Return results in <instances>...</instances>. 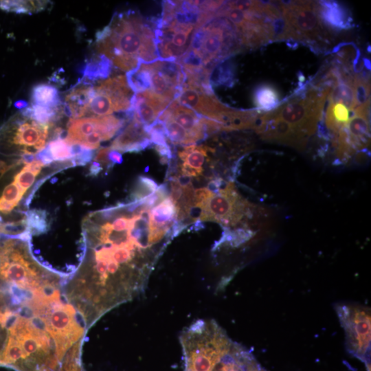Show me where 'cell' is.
Here are the masks:
<instances>
[{
  "instance_id": "obj_1",
  "label": "cell",
  "mask_w": 371,
  "mask_h": 371,
  "mask_svg": "<svg viewBox=\"0 0 371 371\" xmlns=\"http://www.w3.org/2000/svg\"><path fill=\"white\" fill-rule=\"evenodd\" d=\"M96 49L113 66L128 72L139 63L159 59L153 18L137 10L115 12L107 25L95 35Z\"/></svg>"
},
{
  "instance_id": "obj_2",
  "label": "cell",
  "mask_w": 371,
  "mask_h": 371,
  "mask_svg": "<svg viewBox=\"0 0 371 371\" xmlns=\"http://www.w3.org/2000/svg\"><path fill=\"white\" fill-rule=\"evenodd\" d=\"M243 49L234 24L215 12L194 32L190 47L177 62L183 67L186 82L210 87L214 67Z\"/></svg>"
},
{
  "instance_id": "obj_3",
  "label": "cell",
  "mask_w": 371,
  "mask_h": 371,
  "mask_svg": "<svg viewBox=\"0 0 371 371\" xmlns=\"http://www.w3.org/2000/svg\"><path fill=\"white\" fill-rule=\"evenodd\" d=\"M224 1H164L159 16L153 17L159 58L177 61L188 49L194 32Z\"/></svg>"
},
{
  "instance_id": "obj_4",
  "label": "cell",
  "mask_w": 371,
  "mask_h": 371,
  "mask_svg": "<svg viewBox=\"0 0 371 371\" xmlns=\"http://www.w3.org/2000/svg\"><path fill=\"white\" fill-rule=\"evenodd\" d=\"M0 278L34 298L58 288V276L33 258L26 240L5 239L0 249Z\"/></svg>"
},
{
  "instance_id": "obj_5",
  "label": "cell",
  "mask_w": 371,
  "mask_h": 371,
  "mask_svg": "<svg viewBox=\"0 0 371 371\" xmlns=\"http://www.w3.org/2000/svg\"><path fill=\"white\" fill-rule=\"evenodd\" d=\"M128 85L134 93L144 92L168 106L179 95L186 77L175 60L157 59L141 62L126 73Z\"/></svg>"
},
{
  "instance_id": "obj_6",
  "label": "cell",
  "mask_w": 371,
  "mask_h": 371,
  "mask_svg": "<svg viewBox=\"0 0 371 371\" xmlns=\"http://www.w3.org/2000/svg\"><path fill=\"white\" fill-rule=\"evenodd\" d=\"M200 115L220 123L223 131H231L252 128L258 110H240L222 103L215 95L213 89L186 82L175 99Z\"/></svg>"
},
{
  "instance_id": "obj_7",
  "label": "cell",
  "mask_w": 371,
  "mask_h": 371,
  "mask_svg": "<svg viewBox=\"0 0 371 371\" xmlns=\"http://www.w3.org/2000/svg\"><path fill=\"white\" fill-rule=\"evenodd\" d=\"M333 87H302L290 101L284 102L269 111L272 117L279 118L291 125L307 139L316 131L324 115V105Z\"/></svg>"
},
{
  "instance_id": "obj_8",
  "label": "cell",
  "mask_w": 371,
  "mask_h": 371,
  "mask_svg": "<svg viewBox=\"0 0 371 371\" xmlns=\"http://www.w3.org/2000/svg\"><path fill=\"white\" fill-rule=\"evenodd\" d=\"M49 125L19 111L0 126V154L7 156L36 155L45 148Z\"/></svg>"
},
{
  "instance_id": "obj_9",
  "label": "cell",
  "mask_w": 371,
  "mask_h": 371,
  "mask_svg": "<svg viewBox=\"0 0 371 371\" xmlns=\"http://www.w3.org/2000/svg\"><path fill=\"white\" fill-rule=\"evenodd\" d=\"M52 338L58 361L82 336L85 328L78 322L74 306L60 297L42 306L33 317Z\"/></svg>"
},
{
  "instance_id": "obj_10",
  "label": "cell",
  "mask_w": 371,
  "mask_h": 371,
  "mask_svg": "<svg viewBox=\"0 0 371 371\" xmlns=\"http://www.w3.org/2000/svg\"><path fill=\"white\" fill-rule=\"evenodd\" d=\"M282 16L291 27L295 41L306 43L314 49L328 42L317 10V3L310 1H279Z\"/></svg>"
},
{
  "instance_id": "obj_11",
  "label": "cell",
  "mask_w": 371,
  "mask_h": 371,
  "mask_svg": "<svg viewBox=\"0 0 371 371\" xmlns=\"http://www.w3.org/2000/svg\"><path fill=\"white\" fill-rule=\"evenodd\" d=\"M335 309L345 331L348 351L366 363H370V309L359 305L346 304H337Z\"/></svg>"
},
{
  "instance_id": "obj_12",
  "label": "cell",
  "mask_w": 371,
  "mask_h": 371,
  "mask_svg": "<svg viewBox=\"0 0 371 371\" xmlns=\"http://www.w3.org/2000/svg\"><path fill=\"white\" fill-rule=\"evenodd\" d=\"M253 205L236 191L232 182L213 194L201 207L200 221H212L225 227L234 226L252 216Z\"/></svg>"
},
{
  "instance_id": "obj_13",
  "label": "cell",
  "mask_w": 371,
  "mask_h": 371,
  "mask_svg": "<svg viewBox=\"0 0 371 371\" xmlns=\"http://www.w3.org/2000/svg\"><path fill=\"white\" fill-rule=\"evenodd\" d=\"M128 118L114 115L70 119L65 141L69 145H79L93 150L103 141L112 138L128 122Z\"/></svg>"
},
{
  "instance_id": "obj_14",
  "label": "cell",
  "mask_w": 371,
  "mask_h": 371,
  "mask_svg": "<svg viewBox=\"0 0 371 371\" xmlns=\"http://www.w3.org/2000/svg\"><path fill=\"white\" fill-rule=\"evenodd\" d=\"M93 90L87 115L106 116L113 112L130 109L134 92L128 85L125 76L119 75L102 80L93 86Z\"/></svg>"
},
{
  "instance_id": "obj_15",
  "label": "cell",
  "mask_w": 371,
  "mask_h": 371,
  "mask_svg": "<svg viewBox=\"0 0 371 371\" xmlns=\"http://www.w3.org/2000/svg\"><path fill=\"white\" fill-rule=\"evenodd\" d=\"M161 114L170 118L183 128L190 136L194 144L205 139L210 135L207 118L179 104L175 99Z\"/></svg>"
},
{
  "instance_id": "obj_16",
  "label": "cell",
  "mask_w": 371,
  "mask_h": 371,
  "mask_svg": "<svg viewBox=\"0 0 371 371\" xmlns=\"http://www.w3.org/2000/svg\"><path fill=\"white\" fill-rule=\"evenodd\" d=\"M131 113L128 124L111 144L112 150L122 153H139L153 144L145 126Z\"/></svg>"
},
{
  "instance_id": "obj_17",
  "label": "cell",
  "mask_w": 371,
  "mask_h": 371,
  "mask_svg": "<svg viewBox=\"0 0 371 371\" xmlns=\"http://www.w3.org/2000/svg\"><path fill=\"white\" fill-rule=\"evenodd\" d=\"M317 10L322 23L330 30H346L352 27L351 14L340 3L319 1L317 3Z\"/></svg>"
},
{
  "instance_id": "obj_18",
  "label": "cell",
  "mask_w": 371,
  "mask_h": 371,
  "mask_svg": "<svg viewBox=\"0 0 371 371\" xmlns=\"http://www.w3.org/2000/svg\"><path fill=\"white\" fill-rule=\"evenodd\" d=\"M94 93L91 82L81 79L65 96L64 113L71 119L86 114L88 105Z\"/></svg>"
},
{
  "instance_id": "obj_19",
  "label": "cell",
  "mask_w": 371,
  "mask_h": 371,
  "mask_svg": "<svg viewBox=\"0 0 371 371\" xmlns=\"http://www.w3.org/2000/svg\"><path fill=\"white\" fill-rule=\"evenodd\" d=\"M212 148L206 145H188L177 152L179 159L182 161L180 164L181 177H197L203 173V165L207 158L208 153Z\"/></svg>"
},
{
  "instance_id": "obj_20",
  "label": "cell",
  "mask_w": 371,
  "mask_h": 371,
  "mask_svg": "<svg viewBox=\"0 0 371 371\" xmlns=\"http://www.w3.org/2000/svg\"><path fill=\"white\" fill-rule=\"evenodd\" d=\"M73 157L72 146L65 141L61 134L55 135L45 148L36 155V159L45 166L54 161H69Z\"/></svg>"
},
{
  "instance_id": "obj_21",
  "label": "cell",
  "mask_w": 371,
  "mask_h": 371,
  "mask_svg": "<svg viewBox=\"0 0 371 371\" xmlns=\"http://www.w3.org/2000/svg\"><path fill=\"white\" fill-rule=\"evenodd\" d=\"M253 100L259 111L268 112L280 105V95L273 85L263 83L254 89Z\"/></svg>"
},
{
  "instance_id": "obj_22",
  "label": "cell",
  "mask_w": 371,
  "mask_h": 371,
  "mask_svg": "<svg viewBox=\"0 0 371 371\" xmlns=\"http://www.w3.org/2000/svg\"><path fill=\"white\" fill-rule=\"evenodd\" d=\"M113 64L111 61L102 54L91 57L85 64L82 74V79L91 82L97 80H104L111 74Z\"/></svg>"
},
{
  "instance_id": "obj_23",
  "label": "cell",
  "mask_w": 371,
  "mask_h": 371,
  "mask_svg": "<svg viewBox=\"0 0 371 371\" xmlns=\"http://www.w3.org/2000/svg\"><path fill=\"white\" fill-rule=\"evenodd\" d=\"M236 65L231 58L217 65L212 70L210 82L212 87H232L236 82Z\"/></svg>"
},
{
  "instance_id": "obj_24",
  "label": "cell",
  "mask_w": 371,
  "mask_h": 371,
  "mask_svg": "<svg viewBox=\"0 0 371 371\" xmlns=\"http://www.w3.org/2000/svg\"><path fill=\"white\" fill-rule=\"evenodd\" d=\"M32 104L44 107L57 109L60 100L57 89L46 84L37 85L31 93Z\"/></svg>"
},
{
  "instance_id": "obj_25",
  "label": "cell",
  "mask_w": 371,
  "mask_h": 371,
  "mask_svg": "<svg viewBox=\"0 0 371 371\" xmlns=\"http://www.w3.org/2000/svg\"><path fill=\"white\" fill-rule=\"evenodd\" d=\"M45 166L41 161L34 159L30 163L25 164L23 168L14 177V181L19 188L26 192L33 185L36 176Z\"/></svg>"
},
{
  "instance_id": "obj_26",
  "label": "cell",
  "mask_w": 371,
  "mask_h": 371,
  "mask_svg": "<svg viewBox=\"0 0 371 371\" xmlns=\"http://www.w3.org/2000/svg\"><path fill=\"white\" fill-rule=\"evenodd\" d=\"M25 193L14 181L6 186L0 196V214H8L12 212Z\"/></svg>"
},
{
  "instance_id": "obj_27",
  "label": "cell",
  "mask_w": 371,
  "mask_h": 371,
  "mask_svg": "<svg viewBox=\"0 0 371 371\" xmlns=\"http://www.w3.org/2000/svg\"><path fill=\"white\" fill-rule=\"evenodd\" d=\"M364 73L354 75L352 86L356 109L370 105V75L368 74H364Z\"/></svg>"
},
{
  "instance_id": "obj_28",
  "label": "cell",
  "mask_w": 371,
  "mask_h": 371,
  "mask_svg": "<svg viewBox=\"0 0 371 371\" xmlns=\"http://www.w3.org/2000/svg\"><path fill=\"white\" fill-rule=\"evenodd\" d=\"M48 4L47 1H0L1 9L19 14L38 12L45 9Z\"/></svg>"
},
{
  "instance_id": "obj_29",
  "label": "cell",
  "mask_w": 371,
  "mask_h": 371,
  "mask_svg": "<svg viewBox=\"0 0 371 371\" xmlns=\"http://www.w3.org/2000/svg\"><path fill=\"white\" fill-rule=\"evenodd\" d=\"M25 216L27 231L31 236L47 232L50 224L47 223L46 211L33 209L26 212Z\"/></svg>"
},
{
  "instance_id": "obj_30",
  "label": "cell",
  "mask_w": 371,
  "mask_h": 371,
  "mask_svg": "<svg viewBox=\"0 0 371 371\" xmlns=\"http://www.w3.org/2000/svg\"><path fill=\"white\" fill-rule=\"evenodd\" d=\"M158 188L157 183L146 176H139L137 179L135 189L131 194L128 202H136L147 198Z\"/></svg>"
},
{
  "instance_id": "obj_31",
  "label": "cell",
  "mask_w": 371,
  "mask_h": 371,
  "mask_svg": "<svg viewBox=\"0 0 371 371\" xmlns=\"http://www.w3.org/2000/svg\"><path fill=\"white\" fill-rule=\"evenodd\" d=\"M21 111L38 122L48 124L56 118L58 113V108L52 109L34 104L24 108Z\"/></svg>"
},
{
  "instance_id": "obj_32",
  "label": "cell",
  "mask_w": 371,
  "mask_h": 371,
  "mask_svg": "<svg viewBox=\"0 0 371 371\" xmlns=\"http://www.w3.org/2000/svg\"><path fill=\"white\" fill-rule=\"evenodd\" d=\"M78 346H74L70 349L62 371H82L78 360Z\"/></svg>"
},
{
  "instance_id": "obj_33",
  "label": "cell",
  "mask_w": 371,
  "mask_h": 371,
  "mask_svg": "<svg viewBox=\"0 0 371 371\" xmlns=\"http://www.w3.org/2000/svg\"><path fill=\"white\" fill-rule=\"evenodd\" d=\"M110 150V147L101 148L97 151L96 155L94 157L93 161L98 163L102 169L105 168L106 170H109L114 166L109 161L108 157Z\"/></svg>"
},
{
  "instance_id": "obj_34",
  "label": "cell",
  "mask_w": 371,
  "mask_h": 371,
  "mask_svg": "<svg viewBox=\"0 0 371 371\" xmlns=\"http://www.w3.org/2000/svg\"><path fill=\"white\" fill-rule=\"evenodd\" d=\"M108 157H109V161L113 165L115 164H121L123 161L122 154L119 151L112 150L111 148L109 153Z\"/></svg>"
},
{
  "instance_id": "obj_35",
  "label": "cell",
  "mask_w": 371,
  "mask_h": 371,
  "mask_svg": "<svg viewBox=\"0 0 371 371\" xmlns=\"http://www.w3.org/2000/svg\"><path fill=\"white\" fill-rule=\"evenodd\" d=\"M8 310L5 311L3 313H1L0 311V324H2L4 327H5V314Z\"/></svg>"
},
{
  "instance_id": "obj_36",
  "label": "cell",
  "mask_w": 371,
  "mask_h": 371,
  "mask_svg": "<svg viewBox=\"0 0 371 371\" xmlns=\"http://www.w3.org/2000/svg\"><path fill=\"white\" fill-rule=\"evenodd\" d=\"M16 106L18 108H25L27 106V103L25 101H19L16 103Z\"/></svg>"
},
{
  "instance_id": "obj_37",
  "label": "cell",
  "mask_w": 371,
  "mask_h": 371,
  "mask_svg": "<svg viewBox=\"0 0 371 371\" xmlns=\"http://www.w3.org/2000/svg\"><path fill=\"white\" fill-rule=\"evenodd\" d=\"M259 371H265V370H262V369L260 368V370Z\"/></svg>"
},
{
  "instance_id": "obj_38",
  "label": "cell",
  "mask_w": 371,
  "mask_h": 371,
  "mask_svg": "<svg viewBox=\"0 0 371 371\" xmlns=\"http://www.w3.org/2000/svg\"><path fill=\"white\" fill-rule=\"evenodd\" d=\"M46 371V370H45Z\"/></svg>"
}]
</instances>
